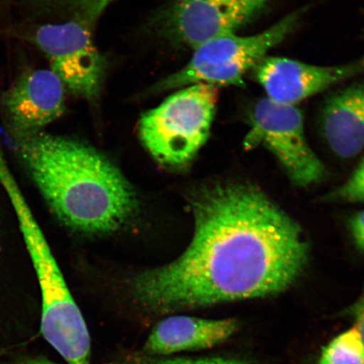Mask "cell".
<instances>
[{
    "label": "cell",
    "instance_id": "6da1fadb",
    "mask_svg": "<svg viewBox=\"0 0 364 364\" xmlns=\"http://www.w3.org/2000/svg\"><path fill=\"white\" fill-rule=\"evenodd\" d=\"M194 235L168 265L136 276V302L154 314L266 297L302 274L309 245L301 228L257 186H209L194 196Z\"/></svg>",
    "mask_w": 364,
    "mask_h": 364
},
{
    "label": "cell",
    "instance_id": "7a4b0ae2",
    "mask_svg": "<svg viewBox=\"0 0 364 364\" xmlns=\"http://www.w3.org/2000/svg\"><path fill=\"white\" fill-rule=\"evenodd\" d=\"M16 149L50 208L72 229L110 233L134 215L138 201L133 188L88 144L43 132L16 144Z\"/></svg>",
    "mask_w": 364,
    "mask_h": 364
},
{
    "label": "cell",
    "instance_id": "3957f363",
    "mask_svg": "<svg viewBox=\"0 0 364 364\" xmlns=\"http://www.w3.org/2000/svg\"><path fill=\"white\" fill-rule=\"evenodd\" d=\"M218 90L207 84L179 89L141 117L144 147L162 165L180 166L195 157L210 134Z\"/></svg>",
    "mask_w": 364,
    "mask_h": 364
},
{
    "label": "cell",
    "instance_id": "277c9868",
    "mask_svg": "<svg viewBox=\"0 0 364 364\" xmlns=\"http://www.w3.org/2000/svg\"><path fill=\"white\" fill-rule=\"evenodd\" d=\"M302 13L303 10L291 13L256 35L238 36L235 33L209 41L193 50L192 58L183 68L154 85L152 92L195 84L215 87L243 85L245 75L292 33Z\"/></svg>",
    "mask_w": 364,
    "mask_h": 364
},
{
    "label": "cell",
    "instance_id": "5b68a950",
    "mask_svg": "<svg viewBox=\"0 0 364 364\" xmlns=\"http://www.w3.org/2000/svg\"><path fill=\"white\" fill-rule=\"evenodd\" d=\"M11 36L38 48L71 94L90 102L97 99L106 63L85 23L74 19L42 24L26 21L14 26Z\"/></svg>",
    "mask_w": 364,
    "mask_h": 364
},
{
    "label": "cell",
    "instance_id": "8992f818",
    "mask_svg": "<svg viewBox=\"0 0 364 364\" xmlns=\"http://www.w3.org/2000/svg\"><path fill=\"white\" fill-rule=\"evenodd\" d=\"M249 122L245 149H267L297 186H308L323 179L325 166L309 146L303 114L297 107L265 97L255 105Z\"/></svg>",
    "mask_w": 364,
    "mask_h": 364
},
{
    "label": "cell",
    "instance_id": "52a82bcc",
    "mask_svg": "<svg viewBox=\"0 0 364 364\" xmlns=\"http://www.w3.org/2000/svg\"><path fill=\"white\" fill-rule=\"evenodd\" d=\"M65 88L51 70L22 72L2 95L0 111L16 144L43 133L65 112Z\"/></svg>",
    "mask_w": 364,
    "mask_h": 364
},
{
    "label": "cell",
    "instance_id": "ba28073f",
    "mask_svg": "<svg viewBox=\"0 0 364 364\" xmlns=\"http://www.w3.org/2000/svg\"><path fill=\"white\" fill-rule=\"evenodd\" d=\"M363 72L364 57L345 65L318 66L290 58L267 56L254 68L253 75L267 98L296 106Z\"/></svg>",
    "mask_w": 364,
    "mask_h": 364
},
{
    "label": "cell",
    "instance_id": "9c48e42d",
    "mask_svg": "<svg viewBox=\"0 0 364 364\" xmlns=\"http://www.w3.org/2000/svg\"><path fill=\"white\" fill-rule=\"evenodd\" d=\"M43 338L68 364H91L87 326L62 272L41 282Z\"/></svg>",
    "mask_w": 364,
    "mask_h": 364
},
{
    "label": "cell",
    "instance_id": "30bf717a",
    "mask_svg": "<svg viewBox=\"0 0 364 364\" xmlns=\"http://www.w3.org/2000/svg\"><path fill=\"white\" fill-rule=\"evenodd\" d=\"M245 23L232 0H176L166 21L168 33L193 50L220 36L235 33Z\"/></svg>",
    "mask_w": 364,
    "mask_h": 364
},
{
    "label": "cell",
    "instance_id": "8fae6325",
    "mask_svg": "<svg viewBox=\"0 0 364 364\" xmlns=\"http://www.w3.org/2000/svg\"><path fill=\"white\" fill-rule=\"evenodd\" d=\"M234 318L208 320L186 316L164 318L154 327L144 346V354L167 357L186 351L215 347L237 330Z\"/></svg>",
    "mask_w": 364,
    "mask_h": 364
},
{
    "label": "cell",
    "instance_id": "7c38bea8",
    "mask_svg": "<svg viewBox=\"0 0 364 364\" xmlns=\"http://www.w3.org/2000/svg\"><path fill=\"white\" fill-rule=\"evenodd\" d=\"M321 129L336 156L352 158L364 148V84L350 86L327 100Z\"/></svg>",
    "mask_w": 364,
    "mask_h": 364
},
{
    "label": "cell",
    "instance_id": "4fadbf2b",
    "mask_svg": "<svg viewBox=\"0 0 364 364\" xmlns=\"http://www.w3.org/2000/svg\"><path fill=\"white\" fill-rule=\"evenodd\" d=\"M114 0H23L22 13L34 21L57 11L71 14L73 19L92 26Z\"/></svg>",
    "mask_w": 364,
    "mask_h": 364
},
{
    "label": "cell",
    "instance_id": "5bb4252c",
    "mask_svg": "<svg viewBox=\"0 0 364 364\" xmlns=\"http://www.w3.org/2000/svg\"><path fill=\"white\" fill-rule=\"evenodd\" d=\"M318 364H364V343L357 327L332 340L323 349Z\"/></svg>",
    "mask_w": 364,
    "mask_h": 364
},
{
    "label": "cell",
    "instance_id": "9a60e30c",
    "mask_svg": "<svg viewBox=\"0 0 364 364\" xmlns=\"http://www.w3.org/2000/svg\"><path fill=\"white\" fill-rule=\"evenodd\" d=\"M331 201L364 203V159L349 179L327 195Z\"/></svg>",
    "mask_w": 364,
    "mask_h": 364
},
{
    "label": "cell",
    "instance_id": "2e32d148",
    "mask_svg": "<svg viewBox=\"0 0 364 364\" xmlns=\"http://www.w3.org/2000/svg\"><path fill=\"white\" fill-rule=\"evenodd\" d=\"M132 364H245L233 359L221 358H167L152 357L142 354L132 359Z\"/></svg>",
    "mask_w": 364,
    "mask_h": 364
},
{
    "label": "cell",
    "instance_id": "e0dca14e",
    "mask_svg": "<svg viewBox=\"0 0 364 364\" xmlns=\"http://www.w3.org/2000/svg\"><path fill=\"white\" fill-rule=\"evenodd\" d=\"M16 0H0V41L6 38L13 28V11Z\"/></svg>",
    "mask_w": 364,
    "mask_h": 364
},
{
    "label": "cell",
    "instance_id": "ac0fdd59",
    "mask_svg": "<svg viewBox=\"0 0 364 364\" xmlns=\"http://www.w3.org/2000/svg\"><path fill=\"white\" fill-rule=\"evenodd\" d=\"M232 1L242 14L245 22H248L258 12H260L270 0H232Z\"/></svg>",
    "mask_w": 364,
    "mask_h": 364
},
{
    "label": "cell",
    "instance_id": "d6986e66",
    "mask_svg": "<svg viewBox=\"0 0 364 364\" xmlns=\"http://www.w3.org/2000/svg\"><path fill=\"white\" fill-rule=\"evenodd\" d=\"M350 230L357 247L364 252V210L358 212L352 218Z\"/></svg>",
    "mask_w": 364,
    "mask_h": 364
},
{
    "label": "cell",
    "instance_id": "ffe728a7",
    "mask_svg": "<svg viewBox=\"0 0 364 364\" xmlns=\"http://www.w3.org/2000/svg\"><path fill=\"white\" fill-rule=\"evenodd\" d=\"M350 312L355 321L354 326L357 327L364 343V289L357 301L350 309Z\"/></svg>",
    "mask_w": 364,
    "mask_h": 364
},
{
    "label": "cell",
    "instance_id": "44dd1931",
    "mask_svg": "<svg viewBox=\"0 0 364 364\" xmlns=\"http://www.w3.org/2000/svg\"><path fill=\"white\" fill-rule=\"evenodd\" d=\"M21 364H58L43 358L29 359Z\"/></svg>",
    "mask_w": 364,
    "mask_h": 364
}]
</instances>
